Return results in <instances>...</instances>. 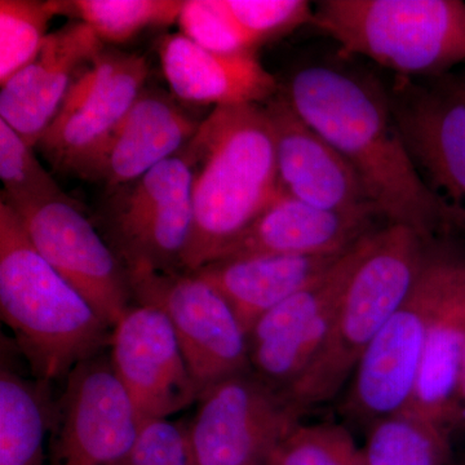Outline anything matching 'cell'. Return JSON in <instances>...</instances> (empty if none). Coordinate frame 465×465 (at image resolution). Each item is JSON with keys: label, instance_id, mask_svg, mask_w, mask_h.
<instances>
[{"label": "cell", "instance_id": "obj_1", "mask_svg": "<svg viewBox=\"0 0 465 465\" xmlns=\"http://www.w3.org/2000/svg\"><path fill=\"white\" fill-rule=\"evenodd\" d=\"M281 94L347 159L388 224L425 241L450 231L449 206L421 179L391 113L390 92L370 73L335 64L293 72Z\"/></svg>", "mask_w": 465, "mask_h": 465}, {"label": "cell", "instance_id": "obj_2", "mask_svg": "<svg viewBox=\"0 0 465 465\" xmlns=\"http://www.w3.org/2000/svg\"><path fill=\"white\" fill-rule=\"evenodd\" d=\"M193 173L194 225L185 272L213 262L280 194L264 105L217 106L182 150Z\"/></svg>", "mask_w": 465, "mask_h": 465}, {"label": "cell", "instance_id": "obj_3", "mask_svg": "<svg viewBox=\"0 0 465 465\" xmlns=\"http://www.w3.org/2000/svg\"><path fill=\"white\" fill-rule=\"evenodd\" d=\"M0 312L34 378L63 381L109 347L113 329L45 262L14 208L0 202Z\"/></svg>", "mask_w": 465, "mask_h": 465}, {"label": "cell", "instance_id": "obj_4", "mask_svg": "<svg viewBox=\"0 0 465 465\" xmlns=\"http://www.w3.org/2000/svg\"><path fill=\"white\" fill-rule=\"evenodd\" d=\"M428 242L403 225L387 224L372 232L322 348L282 391L300 414L344 391L366 349L411 292Z\"/></svg>", "mask_w": 465, "mask_h": 465}, {"label": "cell", "instance_id": "obj_5", "mask_svg": "<svg viewBox=\"0 0 465 465\" xmlns=\"http://www.w3.org/2000/svg\"><path fill=\"white\" fill-rule=\"evenodd\" d=\"M312 25L345 57L369 58L397 76L437 78L465 64L463 0H323Z\"/></svg>", "mask_w": 465, "mask_h": 465}, {"label": "cell", "instance_id": "obj_6", "mask_svg": "<svg viewBox=\"0 0 465 465\" xmlns=\"http://www.w3.org/2000/svg\"><path fill=\"white\" fill-rule=\"evenodd\" d=\"M461 244L440 235L428 242L418 280L405 302L366 349L342 391L344 424L366 430L406 411L420 372L428 329Z\"/></svg>", "mask_w": 465, "mask_h": 465}, {"label": "cell", "instance_id": "obj_7", "mask_svg": "<svg viewBox=\"0 0 465 465\" xmlns=\"http://www.w3.org/2000/svg\"><path fill=\"white\" fill-rule=\"evenodd\" d=\"M100 225L130 277L185 272L194 213L193 173L183 153L110 189Z\"/></svg>", "mask_w": 465, "mask_h": 465}, {"label": "cell", "instance_id": "obj_8", "mask_svg": "<svg viewBox=\"0 0 465 465\" xmlns=\"http://www.w3.org/2000/svg\"><path fill=\"white\" fill-rule=\"evenodd\" d=\"M148 76L145 57L105 48L78 76L35 149L58 173L92 180Z\"/></svg>", "mask_w": 465, "mask_h": 465}, {"label": "cell", "instance_id": "obj_9", "mask_svg": "<svg viewBox=\"0 0 465 465\" xmlns=\"http://www.w3.org/2000/svg\"><path fill=\"white\" fill-rule=\"evenodd\" d=\"M185 425L191 465H269L302 415L252 370L201 394Z\"/></svg>", "mask_w": 465, "mask_h": 465}, {"label": "cell", "instance_id": "obj_10", "mask_svg": "<svg viewBox=\"0 0 465 465\" xmlns=\"http://www.w3.org/2000/svg\"><path fill=\"white\" fill-rule=\"evenodd\" d=\"M134 302L166 314L200 391L250 371L249 336L231 304L197 273L133 275Z\"/></svg>", "mask_w": 465, "mask_h": 465}, {"label": "cell", "instance_id": "obj_11", "mask_svg": "<svg viewBox=\"0 0 465 465\" xmlns=\"http://www.w3.org/2000/svg\"><path fill=\"white\" fill-rule=\"evenodd\" d=\"M142 427L110 360L92 357L73 369L54 400L50 465H124Z\"/></svg>", "mask_w": 465, "mask_h": 465}, {"label": "cell", "instance_id": "obj_12", "mask_svg": "<svg viewBox=\"0 0 465 465\" xmlns=\"http://www.w3.org/2000/svg\"><path fill=\"white\" fill-rule=\"evenodd\" d=\"M374 232L357 242L316 282L266 312L251 327V370L275 391L289 390L322 348Z\"/></svg>", "mask_w": 465, "mask_h": 465}, {"label": "cell", "instance_id": "obj_13", "mask_svg": "<svg viewBox=\"0 0 465 465\" xmlns=\"http://www.w3.org/2000/svg\"><path fill=\"white\" fill-rule=\"evenodd\" d=\"M14 211L45 262L113 329L134 305L130 274L78 203L66 195Z\"/></svg>", "mask_w": 465, "mask_h": 465}, {"label": "cell", "instance_id": "obj_14", "mask_svg": "<svg viewBox=\"0 0 465 465\" xmlns=\"http://www.w3.org/2000/svg\"><path fill=\"white\" fill-rule=\"evenodd\" d=\"M110 363L143 423L163 420L200 399L166 314L134 304L113 327Z\"/></svg>", "mask_w": 465, "mask_h": 465}, {"label": "cell", "instance_id": "obj_15", "mask_svg": "<svg viewBox=\"0 0 465 465\" xmlns=\"http://www.w3.org/2000/svg\"><path fill=\"white\" fill-rule=\"evenodd\" d=\"M391 113L421 179L449 207H465V100L434 79L397 76Z\"/></svg>", "mask_w": 465, "mask_h": 465}, {"label": "cell", "instance_id": "obj_16", "mask_svg": "<svg viewBox=\"0 0 465 465\" xmlns=\"http://www.w3.org/2000/svg\"><path fill=\"white\" fill-rule=\"evenodd\" d=\"M264 108L273 127L281 191L322 210H376L347 159L292 109L281 92Z\"/></svg>", "mask_w": 465, "mask_h": 465}, {"label": "cell", "instance_id": "obj_17", "mask_svg": "<svg viewBox=\"0 0 465 465\" xmlns=\"http://www.w3.org/2000/svg\"><path fill=\"white\" fill-rule=\"evenodd\" d=\"M104 50L82 21L48 34L32 63L2 84L0 119L35 148L78 76Z\"/></svg>", "mask_w": 465, "mask_h": 465}, {"label": "cell", "instance_id": "obj_18", "mask_svg": "<svg viewBox=\"0 0 465 465\" xmlns=\"http://www.w3.org/2000/svg\"><path fill=\"white\" fill-rule=\"evenodd\" d=\"M378 219L381 216L374 208L322 210L281 192L215 260L252 255H339L378 229Z\"/></svg>", "mask_w": 465, "mask_h": 465}, {"label": "cell", "instance_id": "obj_19", "mask_svg": "<svg viewBox=\"0 0 465 465\" xmlns=\"http://www.w3.org/2000/svg\"><path fill=\"white\" fill-rule=\"evenodd\" d=\"M157 48L167 84L183 103L215 108L264 105L281 90L256 54H215L182 33L166 34Z\"/></svg>", "mask_w": 465, "mask_h": 465}, {"label": "cell", "instance_id": "obj_20", "mask_svg": "<svg viewBox=\"0 0 465 465\" xmlns=\"http://www.w3.org/2000/svg\"><path fill=\"white\" fill-rule=\"evenodd\" d=\"M202 121L183 109L182 101L173 94L143 88L104 153L92 180L105 183L110 191L139 179L179 154L197 134Z\"/></svg>", "mask_w": 465, "mask_h": 465}, {"label": "cell", "instance_id": "obj_21", "mask_svg": "<svg viewBox=\"0 0 465 465\" xmlns=\"http://www.w3.org/2000/svg\"><path fill=\"white\" fill-rule=\"evenodd\" d=\"M345 252L326 256H242L215 260L192 273L201 275L222 292L249 333L266 312L316 282Z\"/></svg>", "mask_w": 465, "mask_h": 465}, {"label": "cell", "instance_id": "obj_22", "mask_svg": "<svg viewBox=\"0 0 465 465\" xmlns=\"http://www.w3.org/2000/svg\"><path fill=\"white\" fill-rule=\"evenodd\" d=\"M464 348L465 247H461L428 329L423 362L407 412L446 428Z\"/></svg>", "mask_w": 465, "mask_h": 465}, {"label": "cell", "instance_id": "obj_23", "mask_svg": "<svg viewBox=\"0 0 465 465\" xmlns=\"http://www.w3.org/2000/svg\"><path fill=\"white\" fill-rule=\"evenodd\" d=\"M50 382L23 378L8 365L0 370V465L45 464L50 433Z\"/></svg>", "mask_w": 465, "mask_h": 465}, {"label": "cell", "instance_id": "obj_24", "mask_svg": "<svg viewBox=\"0 0 465 465\" xmlns=\"http://www.w3.org/2000/svg\"><path fill=\"white\" fill-rule=\"evenodd\" d=\"M452 440L442 425L403 411L367 428L363 459L365 465H450Z\"/></svg>", "mask_w": 465, "mask_h": 465}, {"label": "cell", "instance_id": "obj_25", "mask_svg": "<svg viewBox=\"0 0 465 465\" xmlns=\"http://www.w3.org/2000/svg\"><path fill=\"white\" fill-rule=\"evenodd\" d=\"M183 0H61L63 16L82 21L106 45H122L145 30L179 21Z\"/></svg>", "mask_w": 465, "mask_h": 465}, {"label": "cell", "instance_id": "obj_26", "mask_svg": "<svg viewBox=\"0 0 465 465\" xmlns=\"http://www.w3.org/2000/svg\"><path fill=\"white\" fill-rule=\"evenodd\" d=\"M54 16H63L61 0L0 2V84L32 63Z\"/></svg>", "mask_w": 465, "mask_h": 465}, {"label": "cell", "instance_id": "obj_27", "mask_svg": "<svg viewBox=\"0 0 465 465\" xmlns=\"http://www.w3.org/2000/svg\"><path fill=\"white\" fill-rule=\"evenodd\" d=\"M34 149L0 119V179L5 186L2 202L14 210L66 197L36 159Z\"/></svg>", "mask_w": 465, "mask_h": 465}, {"label": "cell", "instance_id": "obj_28", "mask_svg": "<svg viewBox=\"0 0 465 465\" xmlns=\"http://www.w3.org/2000/svg\"><path fill=\"white\" fill-rule=\"evenodd\" d=\"M269 465H365V459L347 424L302 421Z\"/></svg>", "mask_w": 465, "mask_h": 465}, {"label": "cell", "instance_id": "obj_29", "mask_svg": "<svg viewBox=\"0 0 465 465\" xmlns=\"http://www.w3.org/2000/svg\"><path fill=\"white\" fill-rule=\"evenodd\" d=\"M177 24L183 35L204 50L222 54L258 52L226 0H183Z\"/></svg>", "mask_w": 465, "mask_h": 465}, {"label": "cell", "instance_id": "obj_30", "mask_svg": "<svg viewBox=\"0 0 465 465\" xmlns=\"http://www.w3.org/2000/svg\"><path fill=\"white\" fill-rule=\"evenodd\" d=\"M256 48L277 41L313 21L314 9L305 0H226Z\"/></svg>", "mask_w": 465, "mask_h": 465}, {"label": "cell", "instance_id": "obj_31", "mask_svg": "<svg viewBox=\"0 0 465 465\" xmlns=\"http://www.w3.org/2000/svg\"><path fill=\"white\" fill-rule=\"evenodd\" d=\"M124 465H191L185 425L145 421Z\"/></svg>", "mask_w": 465, "mask_h": 465}, {"label": "cell", "instance_id": "obj_32", "mask_svg": "<svg viewBox=\"0 0 465 465\" xmlns=\"http://www.w3.org/2000/svg\"><path fill=\"white\" fill-rule=\"evenodd\" d=\"M446 430L451 434L452 439L465 433V348L459 365L457 384L450 406Z\"/></svg>", "mask_w": 465, "mask_h": 465}, {"label": "cell", "instance_id": "obj_33", "mask_svg": "<svg viewBox=\"0 0 465 465\" xmlns=\"http://www.w3.org/2000/svg\"><path fill=\"white\" fill-rule=\"evenodd\" d=\"M430 79H434V81L439 82V84H442L443 87L454 92V94H457L458 96L463 97L465 100V64L455 67V69L451 70L448 74H443L437 76V78Z\"/></svg>", "mask_w": 465, "mask_h": 465}, {"label": "cell", "instance_id": "obj_34", "mask_svg": "<svg viewBox=\"0 0 465 465\" xmlns=\"http://www.w3.org/2000/svg\"><path fill=\"white\" fill-rule=\"evenodd\" d=\"M449 225L451 231L465 232V207H449Z\"/></svg>", "mask_w": 465, "mask_h": 465}, {"label": "cell", "instance_id": "obj_35", "mask_svg": "<svg viewBox=\"0 0 465 465\" xmlns=\"http://www.w3.org/2000/svg\"><path fill=\"white\" fill-rule=\"evenodd\" d=\"M450 465H465V457L457 459V460H454V459H452L451 464Z\"/></svg>", "mask_w": 465, "mask_h": 465}]
</instances>
